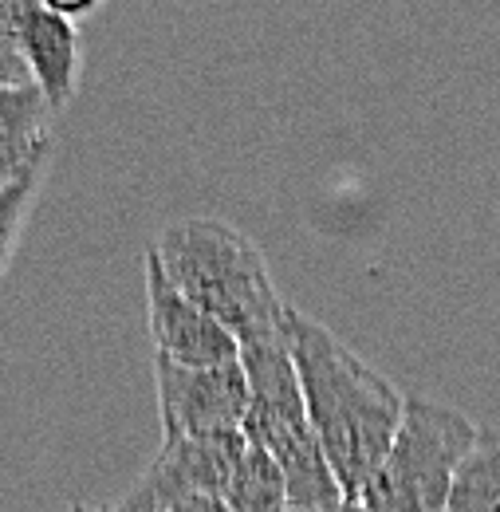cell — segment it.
Wrapping results in <instances>:
<instances>
[{"label": "cell", "mask_w": 500, "mask_h": 512, "mask_svg": "<svg viewBox=\"0 0 500 512\" xmlns=\"http://www.w3.org/2000/svg\"><path fill=\"white\" fill-rule=\"evenodd\" d=\"M67 512H111V509H103V505H87L83 497H75V501L67 505Z\"/></svg>", "instance_id": "9a60e30c"}, {"label": "cell", "mask_w": 500, "mask_h": 512, "mask_svg": "<svg viewBox=\"0 0 500 512\" xmlns=\"http://www.w3.org/2000/svg\"><path fill=\"white\" fill-rule=\"evenodd\" d=\"M315 512H367L359 501H339V505H331V509H315Z\"/></svg>", "instance_id": "2e32d148"}, {"label": "cell", "mask_w": 500, "mask_h": 512, "mask_svg": "<svg viewBox=\"0 0 500 512\" xmlns=\"http://www.w3.org/2000/svg\"><path fill=\"white\" fill-rule=\"evenodd\" d=\"M288 343L312 434L351 501L375 481L402 426L406 394L363 363L331 327L288 304Z\"/></svg>", "instance_id": "6da1fadb"}, {"label": "cell", "mask_w": 500, "mask_h": 512, "mask_svg": "<svg viewBox=\"0 0 500 512\" xmlns=\"http://www.w3.org/2000/svg\"><path fill=\"white\" fill-rule=\"evenodd\" d=\"M44 170H48V166H40V170L24 174L20 182H12L8 190H0V276H4V268L12 264L20 229H24L28 209H32V197H36L40 182H44Z\"/></svg>", "instance_id": "7c38bea8"}, {"label": "cell", "mask_w": 500, "mask_h": 512, "mask_svg": "<svg viewBox=\"0 0 500 512\" xmlns=\"http://www.w3.org/2000/svg\"><path fill=\"white\" fill-rule=\"evenodd\" d=\"M24 64L32 75V87H40L48 107L63 111L79 87V67H83L79 24L36 4L28 24H24Z\"/></svg>", "instance_id": "ba28073f"}, {"label": "cell", "mask_w": 500, "mask_h": 512, "mask_svg": "<svg viewBox=\"0 0 500 512\" xmlns=\"http://www.w3.org/2000/svg\"><path fill=\"white\" fill-rule=\"evenodd\" d=\"M40 0H0V87H32L24 64V24Z\"/></svg>", "instance_id": "8fae6325"}, {"label": "cell", "mask_w": 500, "mask_h": 512, "mask_svg": "<svg viewBox=\"0 0 500 512\" xmlns=\"http://www.w3.org/2000/svg\"><path fill=\"white\" fill-rule=\"evenodd\" d=\"M52 115L40 87H0V190L52 162Z\"/></svg>", "instance_id": "52a82bcc"}, {"label": "cell", "mask_w": 500, "mask_h": 512, "mask_svg": "<svg viewBox=\"0 0 500 512\" xmlns=\"http://www.w3.org/2000/svg\"><path fill=\"white\" fill-rule=\"evenodd\" d=\"M245 434H201V438H162L158 457L142 469L123 501L111 512H158L186 497H225L237 461L245 457Z\"/></svg>", "instance_id": "5b68a950"}, {"label": "cell", "mask_w": 500, "mask_h": 512, "mask_svg": "<svg viewBox=\"0 0 500 512\" xmlns=\"http://www.w3.org/2000/svg\"><path fill=\"white\" fill-rule=\"evenodd\" d=\"M48 12H56L63 20H71V24H79V20H87V16H95L99 8H103V0H40Z\"/></svg>", "instance_id": "4fadbf2b"}, {"label": "cell", "mask_w": 500, "mask_h": 512, "mask_svg": "<svg viewBox=\"0 0 500 512\" xmlns=\"http://www.w3.org/2000/svg\"><path fill=\"white\" fill-rule=\"evenodd\" d=\"M158 512H233L225 505V497H186V501H174V505H166V509Z\"/></svg>", "instance_id": "5bb4252c"}, {"label": "cell", "mask_w": 500, "mask_h": 512, "mask_svg": "<svg viewBox=\"0 0 500 512\" xmlns=\"http://www.w3.org/2000/svg\"><path fill=\"white\" fill-rule=\"evenodd\" d=\"M150 253L170 284L221 323L237 347L288 331V304L272 284L268 260L241 229L217 217H178Z\"/></svg>", "instance_id": "7a4b0ae2"}, {"label": "cell", "mask_w": 500, "mask_h": 512, "mask_svg": "<svg viewBox=\"0 0 500 512\" xmlns=\"http://www.w3.org/2000/svg\"><path fill=\"white\" fill-rule=\"evenodd\" d=\"M473 442L477 426L461 410L410 394L394 446L359 505L367 512H449L457 469Z\"/></svg>", "instance_id": "3957f363"}, {"label": "cell", "mask_w": 500, "mask_h": 512, "mask_svg": "<svg viewBox=\"0 0 500 512\" xmlns=\"http://www.w3.org/2000/svg\"><path fill=\"white\" fill-rule=\"evenodd\" d=\"M142 264H146V327L154 339V355L186 367L237 363L241 355L237 339L170 284V276L162 272L150 249L142 256Z\"/></svg>", "instance_id": "8992f818"}, {"label": "cell", "mask_w": 500, "mask_h": 512, "mask_svg": "<svg viewBox=\"0 0 500 512\" xmlns=\"http://www.w3.org/2000/svg\"><path fill=\"white\" fill-rule=\"evenodd\" d=\"M225 505L233 512H288V485L268 449L249 442L225 489Z\"/></svg>", "instance_id": "30bf717a"}, {"label": "cell", "mask_w": 500, "mask_h": 512, "mask_svg": "<svg viewBox=\"0 0 500 512\" xmlns=\"http://www.w3.org/2000/svg\"><path fill=\"white\" fill-rule=\"evenodd\" d=\"M154 390L162 438L241 434L249 414V379L241 363L186 367L154 355Z\"/></svg>", "instance_id": "277c9868"}, {"label": "cell", "mask_w": 500, "mask_h": 512, "mask_svg": "<svg viewBox=\"0 0 500 512\" xmlns=\"http://www.w3.org/2000/svg\"><path fill=\"white\" fill-rule=\"evenodd\" d=\"M449 512H500V426L477 430V442L457 469Z\"/></svg>", "instance_id": "9c48e42d"}]
</instances>
